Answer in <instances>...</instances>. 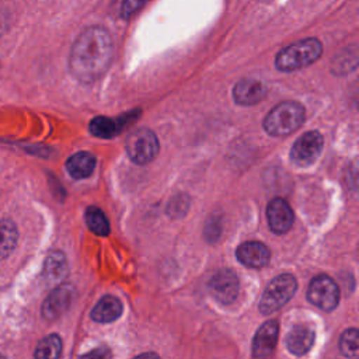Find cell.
<instances>
[{
	"instance_id": "1",
	"label": "cell",
	"mask_w": 359,
	"mask_h": 359,
	"mask_svg": "<svg viewBox=\"0 0 359 359\" xmlns=\"http://www.w3.org/2000/svg\"><path fill=\"white\" fill-rule=\"evenodd\" d=\"M114 55L109 32L98 25L86 28L74 41L69 67L81 83H93L108 70Z\"/></svg>"
},
{
	"instance_id": "2",
	"label": "cell",
	"mask_w": 359,
	"mask_h": 359,
	"mask_svg": "<svg viewBox=\"0 0 359 359\" xmlns=\"http://www.w3.org/2000/svg\"><path fill=\"white\" fill-rule=\"evenodd\" d=\"M304 121V108L297 101L275 105L264 119V129L271 136H286L297 130Z\"/></svg>"
},
{
	"instance_id": "3",
	"label": "cell",
	"mask_w": 359,
	"mask_h": 359,
	"mask_svg": "<svg viewBox=\"0 0 359 359\" xmlns=\"http://www.w3.org/2000/svg\"><path fill=\"white\" fill-rule=\"evenodd\" d=\"M323 53V43L316 38H307L283 48L275 59L280 72H294L314 63Z\"/></svg>"
},
{
	"instance_id": "4",
	"label": "cell",
	"mask_w": 359,
	"mask_h": 359,
	"mask_svg": "<svg viewBox=\"0 0 359 359\" xmlns=\"http://www.w3.org/2000/svg\"><path fill=\"white\" fill-rule=\"evenodd\" d=\"M297 289L296 278L290 273H282L273 278L265 287L259 300V311L262 314H271L283 307L294 294Z\"/></svg>"
},
{
	"instance_id": "5",
	"label": "cell",
	"mask_w": 359,
	"mask_h": 359,
	"mask_svg": "<svg viewBox=\"0 0 359 359\" xmlns=\"http://www.w3.org/2000/svg\"><path fill=\"white\" fill-rule=\"evenodd\" d=\"M126 153L133 163L139 165L147 164L158 153V139L147 128L136 129L126 139Z\"/></svg>"
},
{
	"instance_id": "6",
	"label": "cell",
	"mask_w": 359,
	"mask_h": 359,
	"mask_svg": "<svg viewBox=\"0 0 359 359\" xmlns=\"http://www.w3.org/2000/svg\"><path fill=\"white\" fill-rule=\"evenodd\" d=\"M307 299L321 310L331 311L338 306L339 289L335 280L328 275H317L311 279L307 289Z\"/></svg>"
},
{
	"instance_id": "7",
	"label": "cell",
	"mask_w": 359,
	"mask_h": 359,
	"mask_svg": "<svg viewBox=\"0 0 359 359\" xmlns=\"http://www.w3.org/2000/svg\"><path fill=\"white\" fill-rule=\"evenodd\" d=\"M324 146V139L317 130H309L296 139L290 149V161L297 167L313 164L320 156Z\"/></svg>"
},
{
	"instance_id": "8",
	"label": "cell",
	"mask_w": 359,
	"mask_h": 359,
	"mask_svg": "<svg viewBox=\"0 0 359 359\" xmlns=\"http://www.w3.org/2000/svg\"><path fill=\"white\" fill-rule=\"evenodd\" d=\"M74 287L70 283H60L56 286L42 304V316L46 320H56L73 303Z\"/></svg>"
},
{
	"instance_id": "9",
	"label": "cell",
	"mask_w": 359,
	"mask_h": 359,
	"mask_svg": "<svg viewBox=\"0 0 359 359\" xmlns=\"http://www.w3.org/2000/svg\"><path fill=\"white\" fill-rule=\"evenodd\" d=\"M209 290L217 302L229 304L237 297L238 278L230 269H220L210 278Z\"/></svg>"
},
{
	"instance_id": "10",
	"label": "cell",
	"mask_w": 359,
	"mask_h": 359,
	"mask_svg": "<svg viewBox=\"0 0 359 359\" xmlns=\"http://www.w3.org/2000/svg\"><path fill=\"white\" fill-rule=\"evenodd\" d=\"M266 219L271 231L275 234H285L290 230L294 216L285 199L273 198L266 206Z\"/></svg>"
},
{
	"instance_id": "11",
	"label": "cell",
	"mask_w": 359,
	"mask_h": 359,
	"mask_svg": "<svg viewBox=\"0 0 359 359\" xmlns=\"http://www.w3.org/2000/svg\"><path fill=\"white\" fill-rule=\"evenodd\" d=\"M279 325L276 320H269L264 323L255 332L252 339V356L265 358L269 356L278 342Z\"/></svg>"
},
{
	"instance_id": "12",
	"label": "cell",
	"mask_w": 359,
	"mask_h": 359,
	"mask_svg": "<svg viewBox=\"0 0 359 359\" xmlns=\"http://www.w3.org/2000/svg\"><path fill=\"white\" fill-rule=\"evenodd\" d=\"M236 257L243 265L259 269L269 264L271 251L261 241H247L237 248Z\"/></svg>"
},
{
	"instance_id": "13",
	"label": "cell",
	"mask_w": 359,
	"mask_h": 359,
	"mask_svg": "<svg viewBox=\"0 0 359 359\" xmlns=\"http://www.w3.org/2000/svg\"><path fill=\"white\" fill-rule=\"evenodd\" d=\"M266 95V87L257 79H241L233 88V98L240 105H255Z\"/></svg>"
},
{
	"instance_id": "14",
	"label": "cell",
	"mask_w": 359,
	"mask_h": 359,
	"mask_svg": "<svg viewBox=\"0 0 359 359\" xmlns=\"http://www.w3.org/2000/svg\"><path fill=\"white\" fill-rule=\"evenodd\" d=\"M314 342V331L304 324H296L286 335V348L293 355L302 356L310 351Z\"/></svg>"
},
{
	"instance_id": "15",
	"label": "cell",
	"mask_w": 359,
	"mask_h": 359,
	"mask_svg": "<svg viewBox=\"0 0 359 359\" xmlns=\"http://www.w3.org/2000/svg\"><path fill=\"white\" fill-rule=\"evenodd\" d=\"M122 310H123L122 303L118 297L111 296V294H105L93 307L90 316L95 323L107 324V323H112V321L118 320L122 314Z\"/></svg>"
},
{
	"instance_id": "16",
	"label": "cell",
	"mask_w": 359,
	"mask_h": 359,
	"mask_svg": "<svg viewBox=\"0 0 359 359\" xmlns=\"http://www.w3.org/2000/svg\"><path fill=\"white\" fill-rule=\"evenodd\" d=\"M95 167V157L90 151H79L69 157L66 161V170L74 180H83L93 174Z\"/></svg>"
},
{
	"instance_id": "17",
	"label": "cell",
	"mask_w": 359,
	"mask_h": 359,
	"mask_svg": "<svg viewBox=\"0 0 359 359\" xmlns=\"http://www.w3.org/2000/svg\"><path fill=\"white\" fill-rule=\"evenodd\" d=\"M43 279L48 283H56L67 275V259L62 251H52L48 254L43 262Z\"/></svg>"
},
{
	"instance_id": "18",
	"label": "cell",
	"mask_w": 359,
	"mask_h": 359,
	"mask_svg": "<svg viewBox=\"0 0 359 359\" xmlns=\"http://www.w3.org/2000/svg\"><path fill=\"white\" fill-rule=\"evenodd\" d=\"M18 240V230L14 222L8 219L0 220V259L7 258L15 248Z\"/></svg>"
},
{
	"instance_id": "19",
	"label": "cell",
	"mask_w": 359,
	"mask_h": 359,
	"mask_svg": "<svg viewBox=\"0 0 359 359\" xmlns=\"http://www.w3.org/2000/svg\"><path fill=\"white\" fill-rule=\"evenodd\" d=\"M90 132L95 136V137H101V139H109L114 137L119 133L121 130V123L112 118L108 116H95L91 119L90 125H88Z\"/></svg>"
},
{
	"instance_id": "20",
	"label": "cell",
	"mask_w": 359,
	"mask_h": 359,
	"mask_svg": "<svg viewBox=\"0 0 359 359\" xmlns=\"http://www.w3.org/2000/svg\"><path fill=\"white\" fill-rule=\"evenodd\" d=\"M86 223L91 233L105 237L109 234V223L104 212L97 206H88L86 209Z\"/></svg>"
},
{
	"instance_id": "21",
	"label": "cell",
	"mask_w": 359,
	"mask_h": 359,
	"mask_svg": "<svg viewBox=\"0 0 359 359\" xmlns=\"http://www.w3.org/2000/svg\"><path fill=\"white\" fill-rule=\"evenodd\" d=\"M62 353V339L56 334L45 337L36 346L34 356L38 359H53Z\"/></svg>"
},
{
	"instance_id": "22",
	"label": "cell",
	"mask_w": 359,
	"mask_h": 359,
	"mask_svg": "<svg viewBox=\"0 0 359 359\" xmlns=\"http://www.w3.org/2000/svg\"><path fill=\"white\" fill-rule=\"evenodd\" d=\"M358 339H359V332H358L356 328L345 330L342 332L341 338H339L341 353L344 356H348V358H356L358 356V348H359Z\"/></svg>"
},
{
	"instance_id": "23",
	"label": "cell",
	"mask_w": 359,
	"mask_h": 359,
	"mask_svg": "<svg viewBox=\"0 0 359 359\" xmlns=\"http://www.w3.org/2000/svg\"><path fill=\"white\" fill-rule=\"evenodd\" d=\"M356 52L355 50H345L342 55L335 56L334 62H332V69L335 73L338 74H344L348 73L351 70L355 69L356 66Z\"/></svg>"
},
{
	"instance_id": "24",
	"label": "cell",
	"mask_w": 359,
	"mask_h": 359,
	"mask_svg": "<svg viewBox=\"0 0 359 359\" xmlns=\"http://www.w3.org/2000/svg\"><path fill=\"white\" fill-rule=\"evenodd\" d=\"M149 0H123L121 6V17L129 18L135 13H137Z\"/></svg>"
}]
</instances>
